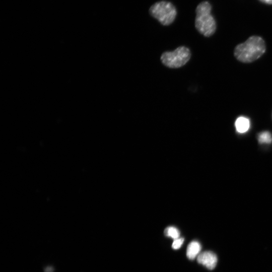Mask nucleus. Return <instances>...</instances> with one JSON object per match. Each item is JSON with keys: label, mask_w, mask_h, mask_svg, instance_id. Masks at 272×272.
Returning a JSON list of instances; mask_svg holds the SVG:
<instances>
[{"label": "nucleus", "mask_w": 272, "mask_h": 272, "mask_svg": "<svg viewBox=\"0 0 272 272\" xmlns=\"http://www.w3.org/2000/svg\"><path fill=\"white\" fill-rule=\"evenodd\" d=\"M197 261L209 269H213L216 266L218 258L212 251H203L197 256Z\"/></svg>", "instance_id": "nucleus-5"}, {"label": "nucleus", "mask_w": 272, "mask_h": 272, "mask_svg": "<svg viewBox=\"0 0 272 272\" xmlns=\"http://www.w3.org/2000/svg\"><path fill=\"white\" fill-rule=\"evenodd\" d=\"M258 140L260 143L269 144L272 141V136L269 131H264L259 134Z\"/></svg>", "instance_id": "nucleus-9"}, {"label": "nucleus", "mask_w": 272, "mask_h": 272, "mask_svg": "<svg viewBox=\"0 0 272 272\" xmlns=\"http://www.w3.org/2000/svg\"><path fill=\"white\" fill-rule=\"evenodd\" d=\"M260 2L269 5H272V0H259Z\"/></svg>", "instance_id": "nucleus-11"}, {"label": "nucleus", "mask_w": 272, "mask_h": 272, "mask_svg": "<svg viewBox=\"0 0 272 272\" xmlns=\"http://www.w3.org/2000/svg\"><path fill=\"white\" fill-rule=\"evenodd\" d=\"M151 15L163 25H169L175 20L177 12L170 2L161 1L156 3L150 9Z\"/></svg>", "instance_id": "nucleus-3"}, {"label": "nucleus", "mask_w": 272, "mask_h": 272, "mask_svg": "<svg viewBox=\"0 0 272 272\" xmlns=\"http://www.w3.org/2000/svg\"><path fill=\"white\" fill-rule=\"evenodd\" d=\"M164 233L166 236L170 237L174 240L178 238L180 236L179 230L174 227H167L165 230Z\"/></svg>", "instance_id": "nucleus-8"}, {"label": "nucleus", "mask_w": 272, "mask_h": 272, "mask_svg": "<svg viewBox=\"0 0 272 272\" xmlns=\"http://www.w3.org/2000/svg\"><path fill=\"white\" fill-rule=\"evenodd\" d=\"M201 245L196 241L191 242L187 247L186 256L189 259L193 260L200 253Z\"/></svg>", "instance_id": "nucleus-6"}, {"label": "nucleus", "mask_w": 272, "mask_h": 272, "mask_svg": "<svg viewBox=\"0 0 272 272\" xmlns=\"http://www.w3.org/2000/svg\"><path fill=\"white\" fill-rule=\"evenodd\" d=\"M265 50L263 39L258 36H252L244 42L237 45L234 49V54L239 61L249 63L261 57Z\"/></svg>", "instance_id": "nucleus-1"}, {"label": "nucleus", "mask_w": 272, "mask_h": 272, "mask_svg": "<svg viewBox=\"0 0 272 272\" xmlns=\"http://www.w3.org/2000/svg\"><path fill=\"white\" fill-rule=\"evenodd\" d=\"M190 52L185 46H180L172 52H165L161 56L162 63L170 68H178L185 65L189 60Z\"/></svg>", "instance_id": "nucleus-4"}, {"label": "nucleus", "mask_w": 272, "mask_h": 272, "mask_svg": "<svg viewBox=\"0 0 272 272\" xmlns=\"http://www.w3.org/2000/svg\"><path fill=\"white\" fill-rule=\"evenodd\" d=\"M184 241V239L183 238H178L174 240L172 247L174 249H179L182 245Z\"/></svg>", "instance_id": "nucleus-10"}, {"label": "nucleus", "mask_w": 272, "mask_h": 272, "mask_svg": "<svg viewBox=\"0 0 272 272\" xmlns=\"http://www.w3.org/2000/svg\"><path fill=\"white\" fill-rule=\"evenodd\" d=\"M212 7L208 2L200 3L196 8L195 26L197 31L206 37L214 34L216 23L211 12Z\"/></svg>", "instance_id": "nucleus-2"}, {"label": "nucleus", "mask_w": 272, "mask_h": 272, "mask_svg": "<svg viewBox=\"0 0 272 272\" xmlns=\"http://www.w3.org/2000/svg\"><path fill=\"white\" fill-rule=\"evenodd\" d=\"M236 130L239 133L246 132L250 127L249 120L243 116L239 117L235 123Z\"/></svg>", "instance_id": "nucleus-7"}]
</instances>
